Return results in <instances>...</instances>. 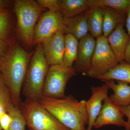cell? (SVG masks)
<instances>
[{
    "label": "cell",
    "mask_w": 130,
    "mask_h": 130,
    "mask_svg": "<svg viewBox=\"0 0 130 130\" xmlns=\"http://www.w3.org/2000/svg\"><path fill=\"white\" fill-rule=\"evenodd\" d=\"M34 52H27L19 44L13 45L0 58L1 76L10 93L13 105L19 108L26 74Z\"/></svg>",
    "instance_id": "obj_1"
},
{
    "label": "cell",
    "mask_w": 130,
    "mask_h": 130,
    "mask_svg": "<svg viewBox=\"0 0 130 130\" xmlns=\"http://www.w3.org/2000/svg\"><path fill=\"white\" fill-rule=\"evenodd\" d=\"M38 102L69 130H86L89 119L85 100L78 101L68 95L61 99L43 96Z\"/></svg>",
    "instance_id": "obj_2"
},
{
    "label": "cell",
    "mask_w": 130,
    "mask_h": 130,
    "mask_svg": "<svg viewBox=\"0 0 130 130\" xmlns=\"http://www.w3.org/2000/svg\"><path fill=\"white\" fill-rule=\"evenodd\" d=\"M49 66L42 43H38L31 59L22 87V93L26 99L38 101L43 97L42 91Z\"/></svg>",
    "instance_id": "obj_3"
},
{
    "label": "cell",
    "mask_w": 130,
    "mask_h": 130,
    "mask_svg": "<svg viewBox=\"0 0 130 130\" xmlns=\"http://www.w3.org/2000/svg\"><path fill=\"white\" fill-rule=\"evenodd\" d=\"M14 6L20 37L26 46L31 47L37 22L46 9L33 0H16Z\"/></svg>",
    "instance_id": "obj_4"
},
{
    "label": "cell",
    "mask_w": 130,
    "mask_h": 130,
    "mask_svg": "<svg viewBox=\"0 0 130 130\" xmlns=\"http://www.w3.org/2000/svg\"><path fill=\"white\" fill-rule=\"evenodd\" d=\"M19 108L30 130H70L41 106L38 101L26 99Z\"/></svg>",
    "instance_id": "obj_5"
},
{
    "label": "cell",
    "mask_w": 130,
    "mask_h": 130,
    "mask_svg": "<svg viewBox=\"0 0 130 130\" xmlns=\"http://www.w3.org/2000/svg\"><path fill=\"white\" fill-rule=\"evenodd\" d=\"M76 74L73 67H66L63 64L50 66L43 84V96L56 99L64 98L68 82Z\"/></svg>",
    "instance_id": "obj_6"
},
{
    "label": "cell",
    "mask_w": 130,
    "mask_h": 130,
    "mask_svg": "<svg viewBox=\"0 0 130 130\" xmlns=\"http://www.w3.org/2000/svg\"><path fill=\"white\" fill-rule=\"evenodd\" d=\"M118 64L107 39L102 36L96 40L95 50L87 75L97 79Z\"/></svg>",
    "instance_id": "obj_7"
},
{
    "label": "cell",
    "mask_w": 130,
    "mask_h": 130,
    "mask_svg": "<svg viewBox=\"0 0 130 130\" xmlns=\"http://www.w3.org/2000/svg\"><path fill=\"white\" fill-rule=\"evenodd\" d=\"M66 33L64 18L60 12L47 11L42 14L35 27L33 44L43 42L59 30Z\"/></svg>",
    "instance_id": "obj_8"
},
{
    "label": "cell",
    "mask_w": 130,
    "mask_h": 130,
    "mask_svg": "<svg viewBox=\"0 0 130 130\" xmlns=\"http://www.w3.org/2000/svg\"><path fill=\"white\" fill-rule=\"evenodd\" d=\"M103 103L93 128L98 129L104 126L112 125L124 127L126 130H129L127 122L124 120L121 107L113 101L109 96Z\"/></svg>",
    "instance_id": "obj_9"
},
{
    "label": "cell",
    "mask_w": 130,
    "mask_h": 130,
    "mask_svg": "<svg viewBox=\"0 0 130 130\" xmlns=\"http://www.w3.org/2000/svg\"><path fill=\"white\" fill-rule=\"evenodd\" d=\"M65 33L64 31H59L42 43L44 56L49 66L63 64Z\"/></svg>",
    "instance_id": "obj_10"
},
{
    "label": "cell",
    "mask_w": 130,
    "mask_h": 130,
    "mask_svg": "<svg viewBox=\"0 0 130 130\" xmlns=\"http://www.w3.org/2000/svg\"><path fill=\"white\" fill-rule=\"evenodd\" d=\"M91 95L86 102V109L89 122L86 130H92L96 120L100 114L102 107V103L108 97L109 88L106 84L101 86L92 87Z\"/></svg>",
    "instance_id": "obj_11"
},
{
    "label": "cell",
    "mask_w": 130,
    "mask_h": 130,
    "mask_svg": "<svg viewBox=\"0 0 130 130\" xmlns=\"http://www.w3.org/2000/svg\"><path fill=\"white\" fill-rule=\"evenodd\" d=\"M96 46V40L88 34L79 40L76 60L73 67L76 73L87 74L91 64Z\"/></svg>",
    "instance_id": "obj_12"
},
{
    "label": "cell",
    "mask_w": 130,
    "mask_h": 130,
    "mask_svg": "<svg viewBox=\"0 0 130 130\" xmlns=\"http://www.w3.org/2000/svg\"><path fill=\"white\" fill-rule=\"evenodd\" d=\"M126 32L123 24H119L107 38L112 51L119 63L124 60L125 51L129 38Z\"/></svg>",
    "instance_id": "obj_13"
},
{
    "label": "cell",
    "mask_w": 130,
    "mask_h": 130,
    "mask_svg": "<svg viewBox=\"0 0 130 130\" xmlns=\"http://www.w3.org/2000/svg\"><path fill=\"white\" fill-rule=\"evenodd\" d=\"M87 17L86 11L73 18L64 19L66 34L73 35L78 40L86 36L89 31Z\"/></svg>",
    "instance_id": "obj_14"
},
{
    "label": "cell",
    "mask_w": 130,
    "mask_h": 130,
    "mask_svg": "<svg viewBox=\"0 0 130 130\" xmlns=\"http://www.w3.org/2000/svg\"><path fill=\"white\" fill-rule=\"evenodd\" d=\"M117 82V83L113 80L104 82L113 92V94L109 97L120 107L130 105V85L123 81Z\"/></svg>",
    "instance_id": "obj_15"
},
{
    "label": "cell",
    "mask_w": 130,
    "mask_h": 130,
    "mask_svg": "<svg viewBox=\"0 0 130 130\" xmlns=\"http://www.w3.org/2000/svg\"><path fill=\"white\" fill-rule=\"evenodd\" d=\"M60 11L64 19L73 18L90 8L88 0H59Z\"/></svg>",
    "instance_id": "obj_16"
},
{
    "label": "cell",
    "mask_w": 130,
    "mask_h": 130,
    "mask_svg": "<svg viewBox=\"0 0 130 130\" xmlns=\"http://www.w3.org/2000/svg\"><path fill=\"white\" fill-rule=\"evenodd\" d=\"M87 21L89 31L93 38L103 36V9L102 8L90 7L87 11Z\"/></svg>",
    "instance_id": "obj_17"
},
{
    "label": "cell",
    "mask_w": 130,
    "mask_h": 130,
    "mask_svg": "<svg viewBox=\"0 0 130 130\" xmlns=\"http://www.w3.org/2000/svg\"><path fill=\"white\" fill-rule=\"evenodd\" d=\"M103 36L107 38L119 24L123 23L125 13L116 11L110 8H103Z\"/></svg>",
    "instance_id": "obj_18"
},
{
    "label": "cell",
    "mask_w": 130,
    "mask_h": 130,
    "mask_svg": "<svg viewBox=\"0 0 130 130\" xmlns=\"http://www.w3.org/2000/svg\"><path fill=\"white\" fill-rule=\"evenodd\" d=\"M97 79L103 82L110 80L123 81L130 85V63L123 61Z\"/></svg>",
    "instance_id": "obj_19"
},
{
    "label": "cell",
    "mask_w": 130,
    "mask_h": 130,
    "mask_svg": "<svg viewBox=\"0 0 130 130\" xmlns=\"http://www.w3.org/2000/svg\"><path fill=\"white\" fill-rule=\"evenodd\" d=\"M78 40L73 35L67 34L65 36V48L63 65L67 68H72L76 61L78 51Z\"/></svg>",
    "instance_id": "obj_20"
},
{
    "label": "cell",
    "mask_w": 130,
    "mask_h": 130,
    "mask_svg": "<svg viewBox=\"0 0 130 130\" xmlns=\"http://www.w3.org/2000/svg\"><path fill=\"white\" fill-rule=\"evenodd\" d=\"M90 7L107 8L125 13L130 5V0H88Z\"/></svg>",
    "instance_id": "obj_21"
},
{
    "label": "cell",
    "mask_w": 130,
    "mask_h": 130,
    "mask_svg": "<svg viewBox=\"0 0 130 130\" xmlns=\"http://www.w3.org/2000/svg\"><path fill=\"white\" fill-rule=\"evenodd\" d=\"M7 112L12 118L8 130H25V121L19 107L11 104L8 107Z\"/></svg>",
    "instance_id": "obj_22"
},
{
    "label": "cell",
    "mask_w": 130,
    "mask_h": 130,
    "mask_svg": "<svg viewBox=\"0 0 130 130\" xmlns=\"http://www.w3.org/2000/svg\"><path fill=\"white\" fill-rule=\"evenodd\" d=\"M10 29V17L6 10L0 11V39L6 41Z\"/></svg>",
    "instance_id": "obj_23"
},
{
    "label": "cell",
    "mask_w": 130,
    "mask_h": 130,
    "mask_svg": "<svg viewBox=\"0 0 130 130\" xmlns=\"http://www.w3.org/2000/svg\"><path fill=\"white\" fill-rule=\"evenodd\" d=\"M38 4L48 11L53 12H60L59 0H38Z\"/></svg>",
    "instance_id": "obj_24"
},
{
    "label": "cell",
    "mask_w": 130,
    "mask_h": 130,
    "mask_svg": "<svg viewBox=\"0 0 130 130\" xmlns=\"http://www.w3.org/2000/svg\"><path fill=\"white\" fill-rule=\"evenodd\" d=\"M12 121L11 116L7 112L0 117V130H8Z\"/></svg>",
    "instance_id": "obj_25"
},
{
    "label": "cell",
    "mask_w": 130,
    "mask_h": 130,
    "mask_svg": "<svg viewBox=\"0 0 130 130\" xmlns=\"http://www.w3.org/2000/svg\"><path fill=\"white\" fill-rule=\"evenodd\" d=\"M11 98L9 91L5 84L1 76H0V100Z\"/></svg>",
    "instance_id": "obj_26"
},
{
    "label": "cell",
    "mask_w": 130,
    "mask_h": 130,
    "mask_svg": "<svg viewBox=\"0 0 130 130\" xmlns=\"http://www.w3.org/2000/svg\"><path fill=\"white\" fill-rule=\"evenodd\" d=\"M12 103L11 98H6L0 100V117L4 113L7 112V110L8 107Z\"/></svg>",
    "instance_id": "obj_27"
},
{
    "label": "cell",
    "mask_w": 130,
    "mask_h": 130,
    "mask_svg": "<svg viewBox=\"0 0 130 130\" xmlns=\"http://www.w3.org/2000/svg\"><path fill=\"white\" fill-rule=\"evenodd\" d=\"M121 111L124 116L127 117V124L128 126V129L130 130V105L124 107H121Z\"/></svg>",
    "instance_id": "obj_28"
},
{
    "label": "cell",
    "mask_w": 130,
    "mask_h": 130,
    "mask_svg": "<svg viewBox=\"0 0 130 130\" xmlns=\"http://www.w3.org/2000/svg\"><path fill=\"white\" fill-rule=\"evenodd\" d=\"M8 49L7 43L0 39V58L5 55Z\"/></svg>",
    "instance_id": "obj_29"
},
{
    "label": "cell",
    "mask_w": 130,
    "mask_h": 130,
    "mask_svg": "<svg viewBox=\"0 0 130 130\" xmlns=\"http://www.w3.org/2000/svg\"><path fill=\"white\" fill-rule=\"evenodd\" d=\"M124 60L126 63H130V38L126 47Z\"/></svg>",
    "instance_id": "obj_30"
},
{
    "label": "cell",
    "mask_w": 130,
    "mask_h": 130,
    "mask_svg": "<svg viewBox=\"0 0 130 130\" xmlns=\"http://www.w3.org/2000/svg\"><path fill=\"white\" fill-rule=\"evenodd\" d=\"M125 13L126 14V25L128 31V34L130 36V5L126 10Z\"/></svg>",
    "instance_id": "obj_31"
},
{
    "label": "cell",
    "mask_w": 130,
    "mask_h": 130,
    "mask_svg": "<svg viewBox=\"0 0 130 130\" xmlns=\"http://www.w3.org/2000/svg\"><path fill=\"white\" fill-rule=\"evenodd\" d=\"M6 5L0 4V11L5 10V8Z\"/></svg>",
    "instance_id": "obj_32"
},
{
    "label": "cell",
    "mask_w": 130,
    "mask_h": 130,
    "mask_svg": "<svg viewBox=\"0 0 130 130\" xmlns=\"http://www.w3.org/2000/svg\"><path fill=\"white\" fill-rule=\"evenodd\" d=\"M7 2L6 1L0 0V4L6 5Z\"/></svg>",
    "instance_id": "obj_33"
}]
</instances>
